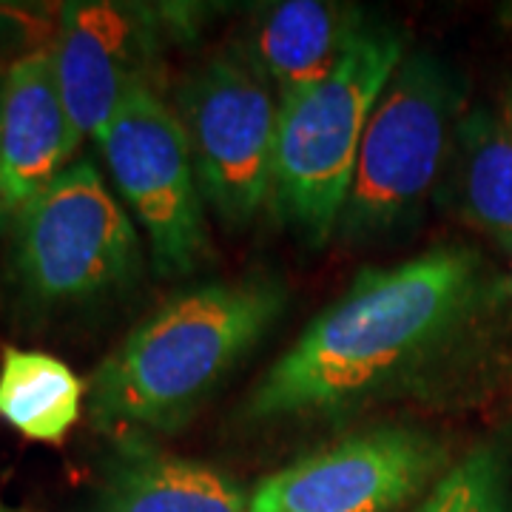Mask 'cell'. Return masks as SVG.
<instances>
[{
  "instance_id": "13",
  "label": "cell",
  "mask_w": 512,
  "mask_h": 512,
  "mask_svg": "<svg viewBox=\"0 0 512 512\" xmlns=\"http://www.w3.org/2000/svg\"><path fill=\"white\" fill-rule=\"evenodd\" d=\"M458 214L512 254V106H476L458 123L450 154Z\"/></svg>"
},
{
  "instance_id": "19",
  "label": "cell",
  "mask_w": 512,
  "mask_h": 512,
  "mask_svg": "<svg viewBox=\"0 0 512 512\" xmlns=\"http://www.w3.org/2000/svg\"><path fill=\"white\" fill-rule=\"evenodd\" d=\"M0 512H15V510H9V507H6V504L0 501Z\"/></svg>"
},
{
  "instance_id": "14",
  "label": "cell",
  "mask_w": 512,
  "mask_h": 512,
  "mask_svg": "<svg viewBox=\"0 0 512 512\" xmlns=\"http://www.w3.org/2000/svg\"><path fill=\"white\" fill-rule=\"evenodd\" d=\"M86 382L43 350L3 348L0 421L37 444H60L80 421Z\"/></svg>"
},
{
  "instance_id": "15",
  "label": "cell",
  "mask_w": 512,
  "mask_h": 512,
  "mask_svg": "<svg viewBox=\"0 0 512 512\" xmlns=\"http://www.w3.org/2000/svg\"><path fill=\"white\" fill-rule=\"evenodd\" d=\"M416 512H512V444H478L427 490Z\"/></svg>"
},
{
  "instance_id": "20",
  "label": "cell",
  "mask_w": 512,
  "mask_h": 512,
  "mask_svg": "<svg viewBox=\"0 0 512 512\" xmlns=\"http://www.w3.org/2000/svg\"><path fill=\"white\" fill-rule=\"evenodd\" d=\"M510 106H512V94H510Z\"/></svg>"
},
{
  "instance_id": "8",
  "label": "cell",
  "mask_w": 512,
  "mask_h": 512,
  "mask_svg": "<svg viewBox=\"0 0 512 512\" xmlns=\"http://www.w3.org/2000/svg\"><path fill=\"white\" fill-rule=\"evenodd\" d=\"M450 453L419 427H370L265 476L248 512H396L433 490Z\"/></svg>"
},
{
  "instance_id": "18",
  "label": "cell",
  "mask_w": 512,
  "mask_h": 512,
  "mask_svg": "<svg viewBox=\"0 0 512 512\" xmlns=\"http://www.w3.org/2000/svg\"><path fill=\"white\" fill-rule=\"evenodd\" d=\"M501 291H504V296H507V299L512 302V271H510V276H507V282L501 285Z\"/></svg>"
},
{
  "instance_id": "4",
  "label": "cell",
  "mask_w": 512,
  "mask_h": 512,
  "mask_svg": "<svg viewBox=\"0 0 512 512\" xmlns=\"http://www.w3.org/2000/svg\"><path fill=\"white\" fill-rule=\"evenodd\" d=\"M461 117L453 69L430 55H404L367 120L336 234L370 245L419 220L447 171Z\"/></svg>"
},
{
  "instance_id": "16",
  "label": "cell",
  "mask_w": 512,
  "mask_h": 512,
  "mask_svg": "<svg viewBox=\"0 0 512 512\" xmlns=\"http://www.w3.org/2000/svg\"><path fill=\"white\" fill-rule=\"evenodd\" d=\"M20 214V205L12 197V191H9V185L3 180V171H0V237L9 231V228H15V220H18Z\"/></svg>"
},
{
  "instance_id": "12",
  "label": "cell",
  "mask_w": 512,
  "mask_h": 512,
  "mask_svg": "<svg viewBox=\"0 0 512 512\" xmlns=\"http://www.w3.org/2000/svg\"><path fill=\"white\" fill-rule=\"evenodd\" d=\"M237 478L146 441H123L109 464L100 512H248Z\"/></svg>"
},
{
  "instance_id": "5",
  "label": "cell",
  "mask_w": 512,
  "mask_h": 512,
  "mask_svg": "<svg viewBox=\"0 0 512 512\" xmlns=\"http://www.w3.org/2000/svg\"><path fill=\"white\" fill-rule=\"evenodd\" d=\"M12 265L40 305L100 302L140 276L137 228L92 160H74L20 208Z\"/></svg>"
},
{
  "instance_id": "6",
  "label": "cell",
  "mask_w": 512,
  "mask_h": 512,
  "mask_svg": "<svg viewBox=\"0 0 512 512\" xmlns=\"http://www.w3.org/2000/svg\"><path fill=\"white\" fill-rule=\"evenodd\" d=\"M202 200L231 231L271 205L279 100L242 52L208 57L174 89Z\"/></svg>"
},
{
  "instance_id": "9",
  "label": "cell",
  "mask_w": 512,
  "mask_h": 512,
  "mask_svg": "<svg viewBox=\"0 0 512 512\" xmlns=\"http://www.w3.org/2000/svg\"><path fill=\"white\" fill-rule=\"evenodd\" d=\"M185 6L74 0L60 6L52 60L77 131L97 140L126 94L154 86L165 43L185 32Z\"/></svg>"
},
{
  "instance_id": "11",
  "label": "cell",
  "mask_w": 512,
  "mask_h": 512,
  "mask_svg": "<svg viewBox=\"0 0 512 512\" xmlns=\"http://www.w3.org/2000/svg\"><path fill=\"white\" fill-rule=\"evenodd\" d=\"M362 32V15L353 6L285 0L256 15L242 55L271 83L276 100L288 103L336 72Z\"/></svg>"
},
{
  "instance_id": "1",
  "label": "cell",
  "mask_w": 512,
  "mask_h": 512,
  "mask_svg": "<svg viewBox=\"0 0 512 512\" xmlns=\"http://www.w3.org/2000/svg\"><path fill=\"white\" fill-rule=\"evenodd\" d=\"M490 293L487 262L467 245L362 271L265 370L242 419L256 427L342 419L410 390L473 330Z\"/></svg>"
},
{
  "instance_id": "17",
  "label": "cell",
  "mask_w": 512,
  "mask_h": 512,
  "mask_svg": "<svg viewBox=\"0 0 512 512\" xmlns=\"http://www.w3.org/2000/svg\"><path fill=\"white\" fill-rule=\"evenodd\" d=\"M23 29H26V20L20 18L18 12L0 6V46L9 43V40H15V37H20Z\"/></svg>"
},
{
  "instance_id": "7",
  "label": "cell",
  "mask_w": 512,
  "mask_h": 512,
  "mask_svg": "<svg viewBox=\"0 0 512 512\" xmlns=\"http://www.w3.org/2000/svg\"><path fill=\"white\" fill-rule=\"evenodd\" d=\"M111 180L143 225L160 276H188L211 256L191 148L160 89H134L94 140Z\"/></svg>"
},
{
  "instance_id": "10",
  "label": "cell",
  "mask_w": 512,
  "mask_h": 512,
  "mask_svg": "<svg viewBox=\"0 0 512 512\" xmlns=\"http://www.w3.org/2000/svg\"><path fill=\"white\" fill-rule=\"evenodd\" d=\"M80 143L52 52L18 57L0 80V171L20 208L74 163Z\"/></svg>"
},
{
  "instance_id": "2",
  "label": "cell",
  "mask_w": 512,
  "mask_h": 512,
  "mask_svg": "<svg viewBox=\"0 0 512 512\" xmlns=\"http://www.w3.org/2000/svg\"><path fill=\"white\" fill-rule=\"evenodd\" d=\"M288 305L271 276L174 293L97 365L86 382L92 427L123 441L183 430Z\"/></svg>"
},
{
  "instance_id": "3",
  "label": "cell",
  "mask_w": 512,
  "mask_h": 512,
  "mask_svg": "<svg viewBox=\"0 0 512 512\" xmlns=\"http://www.w3.org/2000/svg\"><path fill=\"white\" fill-rule=\"evenodd\" d=\"M402 57V37L365 29L336 72L279 103L271 211L313 248L339 228L367 120Z\"/></svg>"
}]
</instances>
